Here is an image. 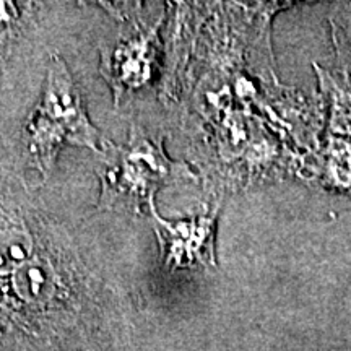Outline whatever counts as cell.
<instances>
[{"label": "cell", "instance_id": "1", "mask_svg": "<svg viewBox=\"0 0 351 351\" xmlns=\"http://www.w3.org/2000/svg\"><path fill=\"white\" fill-rule=\"evenodd\" d=\"M101 165L99 208L143 213L155 208V195L161 187L192 178L184 163L166 156L161 140H152L137 125H132L125 145H111L98 155Z\"/></svg>", "mask_w": 351, "mask_h": 351}, {"label": "cell", "instance_id": "2", "mask_svg": "<svg viewBox=\"0 0 351 351\" xmlns=\"http://www.w3.org/2000/svg\"><path fill=\"white\" fill-rule=\"evenodd\" d=\"M29 129L33 153L46 176L64 145L88 147L96 155L101 153L99 132L88 119L80 91L60 57H54L49 65L43 101L33 114Z\"/></svg>", "mask_w": 351, "mask_h": 351}, {"label": "cell", "instance_id": "3", "mask_svg": "<svg viewBox=\"0 0 351 351\" xmlns=\"http://www.w3.org/2000/svg\"><path fill=\"white\" fill-rule=\"evenodd\" d=\"M153 213V226L166 265L189 267L194 263L215 265V223L217 217H199L181 221H168Z\"/></svg>", "mask_w": 351, "mask_h": 351}, {"label": "cell", "instance_id": "4", "mask_svg": "<svg viewBox=\"0 0 351 351\" xmlns=\"http://www.w3.org/2000/svg\"><path fill=\"white\" fill-rule=\"evenodd\" d=\"M155 54V29L103 51L101 73L114 90L116 103H119L125 93L148 83L152 78V64Z\"/></svg>", "mask_w": 351, "mask_h": 351}, {"label": "cell", "instance_id": "5", "mask_svg": "<svg viewBox=\"0 0 351 351\" xmlns=\"http://www.w3.org/2000/svg\"><path fill=\"white\" fill-rule=\"evenodd\" d=\"M57 275L47 258L34 257L20 265L15 288L20 298L29 302L49 301L56 291Z\"/></svg>", "mask_w": 351, "mask_h": 351}, {"label": "cell", "instance_id": "6", "mask_svg": "<svg viewBox=\"0 0 351 351\" xmlns=\"http://www.w3.org/2000/svg\"><path fill=\"white\" fill-rule=\"evenodd\" d=\"M333 127L337 130H351V96L341 93L340 90L333 91Z\"/></svg>", "mask_w": 351, "mask_h": 351}, {"label": "cell", "instance_id": "7", "mask_svg": "<svg viewBox=\"0 0 351 351\" xmlns=\"http://www.w3.org/2000/svg\"><path fill=\"white\" fill-rule=\"evenodd\" d=\"M350 43H351V41H350Z\"/></svg>", "mask_w": 351, "mask_h": 351}]
</instances>
